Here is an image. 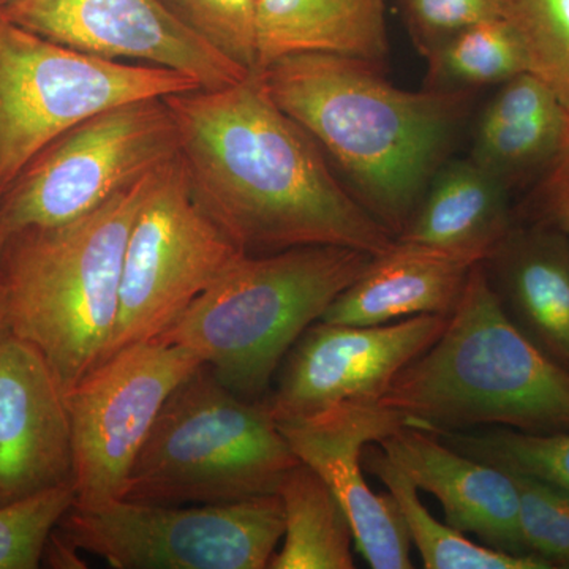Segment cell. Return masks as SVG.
<instances>
[{
    "mask_svg": "<svg viewBox=\"0 0 569 569\" xmlns=\"http://www.w3.org/2000/svg\"><path fill=\"white\" fill-rule=\"evenodd\" d=\"M58 529L116 569H264L284 523L280 497L269 493L209 505L73 503Z\"/></svg>",
    "mask_w": 569,
    "mask_h": 569,
    "instance_id": "9",
    "label": "cell"
},
{
    "mask_svg": "<svg viewBox=\"0 0 569 569\" xmlns=\"http://www.w3.org/2000/svg\"><path fill=\"white\" fill-rule=\"evenodd\" d=\"M415 43L426 56L470 26L505 18L503 0H399Z\"/></svg>",
    "mask_w": 569,
    "mask_h": 569,
    "instance_id": "30",
    "label": "cell"
},
{
    "mask_svg": "<svg viewBox=\"0 0 569 569\" xmlns=\"http://www.w3.org/2000/svg\"><path fill=\"white\" fill-rule=\"evenodd\" d=\"M515 224L511 189L473 160H456L437 171L396 239L482 263Z\"/></svg>",
    "mask_w": 569,
    "mask_h": 569,
    "instance_id": "20",
    "label": "cell"
},
{
    "mask_svg": "<svg viewBox=\"0 0 569 569\" xmlns=\"http://www.w3.org/2000/svg\"><path fill=\"white\" fill-rule=\"evenodd\" d=\"M73 441L66 392L39 348L0 340V507L71 485Z\"/></svg>",
    "mask_w": 569,
    "mask_h": 569,
    "instance_id": "15",
    "label": "cell"
},
{
    "mask_svg": "<svg viewBox=\"0 0 569 569\" xmlns=\"http://www.w3.org/2000/svg\"><path fill=\"white\" fill-rule=\"evenodd\" d=\"M201 365L189 348L156 337L108 356L67 392L74 505L122 498L164 402Z\"/></svg>",
    "mask_w": 569,
    "mask_h": 569,
    "instance_id": "11",
    "label": "cell"
},
{
    "mask_svg": "<svg viewBox=\"0 0 569 569\" xmlns=\"http://www.w3.org/2000/svg\"><path fill=\"white\" fill-rule=\"evenodd\" d=\"M367 448L362 455L366 470L376 475L395 497L426 569H550L538 557L515 556L477 545L447 522H440L419 500L418 488L406 471L397 467L381 448H372L369 452Z\"/></svg>",
    "mask_w": 569,
    "mask_h": 569,
    "instance_id": "23",
    "label": "cell"
},
{
    "mask_svg": "<svg viewBox=\"0 0 569 569\" xmlns=\"http://www.w3.org/2000/svg\"><path fill=\"white\" fill-rule=\"evenodd\" d=\"M178 156L164 99L93 116L47 146L0 197V247L24 231L80 219Z\"/></svg>",
    "mask_w": 569,
    "mask_h": 569,
    "instance_id": "8",
    "label": "cell"
},
{
    "mask_svg": "<svg viewBox=\"0 0 569 569\" xmlns=\"http://www.w3.org/2000/svg\"><path fill=\"white\" fill-rule=\"evenodd\" d=\"M164 167L73 222L0 247L10 332L39 348L66 395L107 350L130 230Z\"/></svg>",
    "mask_w": 569,
    "mask_h": 569,
    "instance_id": "4",
    "label": "cell"
},
{
    "mask_svg": "<svg viewBox=\"0 0 569 569\" xmlns=\"http://www.w3.org/2000/svg\"><path fill=\"white\" fill-rule=\"evenodd\" d=\"M569 111L531 71L500 84L477 122L470 159L509 189L537 182L556 159Z\"/></svg>",
    "mask_w": 569,
    "mask_h": 569,
    "instance_id": "19",
    "label": "cell"
},
{
    "mask_svg": "<svg viewBox=\"0 0 569 569\" xmlns=\"http://www.w3.org/2000/svg\"><path fill=\"white\" fill-rule=\"evenodd\" d=\"M194 89L179 71L86 54L0 17V197L47 146L93 116Z\"/></svg>",
    "mask_w": 569,
    "mask_h": 569,
    "instance_id": "7",
    "label": "cell"
},
{
    "mask_svg": "<svg viewBox=\"0 0 569 569\" xmlns=\"http://www.w3.org/2000/svg\"><path fill=\"white\" fill-rule=\"evenodd\" d=\"M526 217V222L553 228L569 236V119L556 159L533 183Z\"/></svg>",
    "mask_w": 569,
    "mask_h": 569,
    "instance_id": "31",
    "label": "cell"
},
{
    "mask_svg": "<svg viewBox=\"0 0 569 569\" xmlns=\"http://www.w3.org/2000/svg\"><path fill=\"white\" fill-rule=\"evenodd\" d=\"M257 74L343 171L356 200L395 238L402 234L443 167L470 92L407 91L373 63L325 52L284 56Z\"/></svg>",
    "mask_w": 569,
    "mask_h": 569,
    "instance_id": "2",
    "label": "cell"
},
{
    "mask_svg": "<svg viewBox=\"0 0 569 569\" xmlns=\"http://www.w3.org/2000/svg\"><path fill=\"white\" fill-rule=\"evenodd\" d=\"M277 496L283 508L282 548L269 569H353V529L346 509L320 475L299 462Z\"/></svg>",
    "mask_w": 569,
    "mask_h": 569,
    "instance_id": "22",
    "label": "cell"
},
{
    "mask_svg": "<svg viewBox=\"0 0 569 569\" xmlns=\"http://www.w3.org/2000/svg\"><path fill=\"white\" fill-rule=\"evenodd\" d=\"M279 426L299 462L320 475L346 509L355 548L373 569H410L411 539L391 493H376L362 470V455L402 427L407 417L370 400H348Z\"/></svg>",
    "mask_w": 569,
    "mask_h": 569,
    "instance_id": "14",
    "label": "cell"
},
{
    "mask_svg": "<svg viewBox=\"0 0 569 569\" xmlns=\"http://www.w3.org/2000/svg\"><path fill=\"white\" fill-rule=\"evenodd\" d=\"M482 266L509 320L569 370V236L516 223Z\"/></svg>",
    "mask_w": 569,
    "mask_h": 569,
    "instance_id": "17",
    "label": "cell"
},
{
    "mask_svg": "<svg viewBox=\"0 0 569 569\" xmlns=\"http://www.w3.org/2000/svg\"><path fill=\"white\" fill-rule=\"evenodd\" d=\"M254 47L253 73L299 52L380 67L389 50L387 6L385 0H254Z\"/></svg>",
    "mask_w": 569,
    "mask_h": 569,
    "instance_id": "21",
    "label": "cell"
},
{
    "mask_svg": "<svg viewBox=\"0 0 569 569\" xmlns=\"http://www.w3.org/2000/svg\"><path fill=\"white\" fill-rule=\"evenodd\" d=\"M449 317L355 326L317 320L296 340L264 397L277 425L348 400L378 402L397 373L443 332Z\"/></svg>",
    "mask_w": 569,
    "mask_h": 569,
    "instance_id": "12",
    "label": "cell"
},
{
    "mask_svg": "<svg viewBox=\"0 0 569 569\" xmlns=\"http://www.w3.org/2000/svg\"><path fill=\"white\" fill-rule=\"evenodd\" d=\"M505 471L518 490L519 523L527 552L546 561L550 569H569V490L531 475Z\"/></svg>",
    "mask_w": 569,
    "mask_h": 569,
    "instance_id": "28",
    "label": "cell"
},
{
    "mask_svg": "<svg viewBox=\"0 0 569 569\" xmlns=\"http://www.w3.org/2000/svg\"><path fill=\"white\" fill-rule=\"evenodd\" d=\"M10 335L9 309H7L6 290L0 282V340Z\"/></svg>",
    "mask_w": 569,
    "mask_h": 569,
    "instance_id": "33",
    "label": "cell"
},
{
    "mask_svg": "<svg viewBox=\"0 0 569 569\" xmlns=\"http://www.w3.org/2000/svg\"><path fill=\"white\" fill-rule=\"evenodd\" d=\"M503 10L522 41L529 71L569 111V0H503Z\"/></svg>",
    "mask_w": 569,
    "mask_h": 569,
    "instance_id": "26",
    "label": "cell"
},
{
    "mask_svg": "<svg viewBox=\"0 0 569 569\" xmlns=\"http://www.w3.org/2000/svg\"><path fill=\"white\" fill-rule=\"evenodd\" d=\"M164 102L193 197L242 252L339 246L380 254L395 242L257 73Z\"/></svg>",
    "mask_w": 569,
    "mask_h": 569,
    "instance_id": "1",
    "label": "cell"
},
{
    "mask_svg": "<svg viewBox=\"0 0 569 569\" xmlns=\"http://www.w3.org/2000/svg\"><path fill=\"white\" fill-rule=\"evenodd\" d=\"M437 436L470 458L569 490V432L538 436L508 427H489Z\"/></svg>",
    "mask_w": 569,
    "mask_h": 569,
    "instance_id": "25",
    "label": "cell"
},
{
    "mask_svg": "<svg viewBox=\"0 0 569 569\" xmlns=\"http://www.w3.org/2000/svg\"><path fill=\"white\" fill-rule=\"evenodd\" d=\"M241 253L198 203L176 157L163 168L130 230L118 320L100 361L162 336Z\"/></svg>",
    "mask_w": 569,
    "mask_h": 569,
    "instance_id": "10",
    "label": "cell"
},
{
    "mask_svg": "<svg viewBox=\"0 0 569 569\" xmlns=\"http://www.w3.org/2000/svg\"><path fill=\"white\" fill-rule=\"evenodd\" d=\"M372 258L339 246L241 253L159 337L200 356L236 395L264 399L296 340Z\"/></svg>",
    "mask_w": 569,
    "mask_h": 569,
    "instance_id": "5",
    "label": "cell"
},
{
    "mask_svg": "<svg viewBox=\"0 0 569 569\" xmlns=\"http://www.w3.org/2000/svg\"><path fill=\"white\" fill-rule=\"evenodd\" d=\"M378 445L418 489L440 501L452 529L501 552L529 556L520 531L518 490L508 471L470 458L415 426L402 427Z\"/></svg>",
    "mask_w": 569,
    "mask_h": 569,
    "instance_id": "16",
    "label": "cell"
},
{
    "mask_svg": "<svg viewBox=\"0 0 569 569\" xmlns=\"http://www.w3.org/2000/svg\"><path fill=\"white\" fill-rule=\"evenodd\" d=\"M298 463L264 400L236 395L203 362L164 402L122 498L230 503L277 493Z\"/></svg>",
    "mask_w": 569,
    "mask_h": 569,
    "instance_id": "6",
    "label": "cell"
},
{
    "mask_svg": "<svg viewBox=\"0 0 569 569\" xmlns=\"http://www.w3.org/2000/svg\"><path fill=\"white\" fill-rule=\"evenodd\" d=\"M213 50L222 52L236 66L253 73L257 66L254 47V0H162Z\"/></svg>",
    "mask_w": 569,
    "mask_h": 569,
    "instance_id": "29",
    "label": "cell"
},
{
    "mask_svg": "<svg viewBox=\"0 0 569 569\" xmlns=\"http://www.w3.org/2000/svg\"><path fill=\"white\" fill-rule=\"evenodd\" d=\"M378 403L433 433L569 432V370L509 320L478 263L443 332L397 373Z\"/></svg>",
    "mask_w": 569,
    "mask_h": 569,
    "instance_id": "3",
    "label": "cell"
},
{
    "mask_svg": "<svg viewBox=\"0 0 569 569\" xmlns=\"http://www.w3.org/2000/svg\"><path fill=\"white\" fill-rule=\"evenodd\" d=\"M475 264L460 254L395 239L387 252L373 254L366 271L337 296L320 320L377 326L411 317H449Z\"/></svg>",
    "mask_w": 569,
    "mask_h": 569,
    "instance_id": "18",
    "label": "cell"
},
{
    "mask_svg": "<svg viewBox=\"0 0 569 569\" xmlns=\"http://www.w3.org/2000/svg\"><path fill=\"white\" fill-rule=\"evenodd\" d=\"M41 563L56 569H84L88 568L81 557V549L71 542L61 530L56 527L44 546Z\"/></svg>",
    "mask_w": 569,
    "mask_h": 569,
    "instance_id": "32",
    "label": "cell"
},
{
    "mask_svg": "<svg viewBox=\"0 0 569 569\" xmlns=\"http://www.w3.org/2000/svg\"><path fill=\"white\" fill-rule=\"evenodd\" d=\"M426 58V84L437 91L470 92L529 71L522 41L507 18L470 26L441 41Z\"/></svg>",
    "mask_w": 569,
    "mask_h": 569,
    "instance_id": "24",
    "label": "cell"
},
{
    "mask_svg": "<svg viewBox=\"0 0 569 569\" xmlns=\"http://www.w3.org/2000/svg\"><path fill=\"white\" fill-rule=\"evenodd\" d=\"M0 17L86 54L179 71L201 89L224 88L250 74L162 0H0Z\"/></svg>",
    "mask_w": 569,
    "mask_h": 569,
    "instance_id": "13",
    "label": "cell"
},
{
    "mask_svg": "<svg viewBox=\"0 0 569 569\" xmlns=\"http://www.w3.org/2000/svg\"><path fill=\"white\" fill-rule=\"evenodd\" d=\"M74 503L71 485L0 507V569L40 568L44 546Z\"/></svg>",
    "mask_w": 569,
    "mask_h": 569,
    "instance_id": "27",
    "label": "cell"
}]
</instances>
